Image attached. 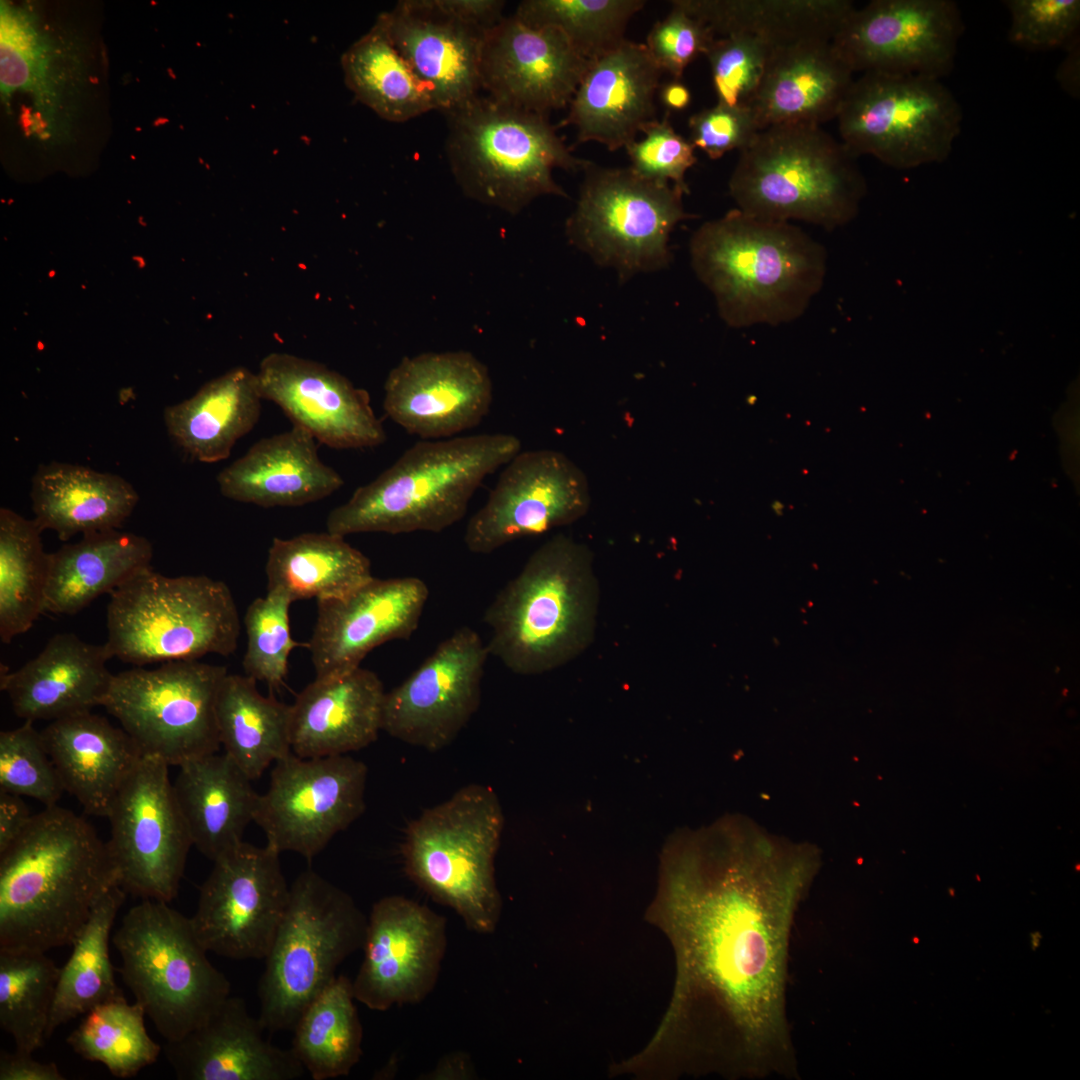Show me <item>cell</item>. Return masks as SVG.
I'll use <instances>...</instances> for the list:
<instances>
[{
	"label": "cell",
	"instance_id": "31",
	"mask_svg": "<svg viewBox=\"0 0 1080 1080\" xmlns=\"http://www.w3.org/2000/svg\"><path fill=\"white\" fill-rule=\"evenodd\" d=\"M316 442L295 425L261 438L219 472L220 493L264 508L302 506L330 496L344 480L320 459Z\"/></svg>",
	"mask_w": 1080,
	"mask_h": 1080
},
{
	"label": "cell",
	"instance_id": "60",
	"mask_svg": "<svg viewBox=\"0 0 1080 1080\" xmlns=\"http://www.w3.org/2000/svg\"><path fill=\"white\" fill-rule=\"evenodd\" d=\"M658 92L660 100L668 110H684L691 102L690 90L680 80L673 79L660 85Z\"/></svg>",
	"mask_w": 1080,
	"mask_h": 1080
},
{
	"label": "cell",
	"instance_id": "16",
	"mask_svg": "<svg viewBox=\"0 0 1080 1080\" xmlns=\"http://www.w3.org/2000/svg\"><path fill=\"white\" fill-rule=\"evenodd\" d=\"M368 769L349 755L301 758L292 752L275 762L254 822L277 852L312 860L365 811Z\"/></svg>",
	"mask_w": 1080,
	"mask_h": 1080
},
{
	"label": "cell",
	"instance_id": "29",
	"mask_svg": "<svg viewBox=\"0 0 1080 1080\" xmlns=\"http://www.w3.org/2000/svg\"><path fill=\"white\" fill-rule=\"evenodd\" d=\"M105 644L85 642L74 633L51 637L19 669L1 668L0 688L14 713L25 721L56 720L102 706L114 674Z\"/></svg>",
	"mask_w": 1080,
	"mask_h": 1080
},
{
	"label": "cell",
	"instance_id": "43",
	"mask_svg": "<svg viewBox=\"0 0 1080 1080\" xmlns=\"http://www.w3.org/2000/svg\"><path fill=\"white\" fill-rule=\"evenodd\" d=\"M352 980L337 975L305 1008L291 1050L313 1080L347 1076L362 1055L363 1029Z\"/></svg>",
	"mask_w": 1080,
	"mask_h": 1080
},
{
	"label": "cell",
	"instance_id": "49",
	"mask_svg": "<svg viewBox=\"0 0 1080 1080\" xmlns=\"http://www.w3.org/2000/svg\"><path fill=\"white\" fill-rule=\"evenodd\" d=\"M53 59L51 46L37 33L28 14L2 5V92L26 90L33 92L38 100L43 96L44 105H48L50 83H55Z\"/></svg>",
	"mask_w": 1080,
	"mask_h": 1080
},
{
	"label": "cell",
	"instance_id": "56",
	"mask_svg": "<svg viewBox=\"0 0 1080 1080\" xmlns=\"http://www.w3.org/2000/svg\"><path fill=\"white\" fill-rule=\"evenodd\" d=\"M65 1077L54 1062H39L32 1053L2 1051L0 1054V1080H64Z\"/></svg>",
	"mask_w": 1080,
	"mask_h": 1080
},
{
	"label": "cell",
	"instance_id": "11",
	"mask_svg": "<svg viewBox=\"0 0 1080 1080\" xmlns=\"http://www.w3.org/2000/svg\"><path fill=\"white\" fill-rule=\"evenodd\" d=\"M367 923L347 892L310 869L297 876L259 980L258 1018L266 1030H293L338 966L363 948Z\"/></svg>",
	"mask_w": 1080,
	"mask_h": 1080
},
{
	"label": "cell",
	"instance_id": "59",
	"mask_svg": "<svg viewBox=\"0 0 1080 1080\" xmlns=\"http://www.w3.org/2000/svg\"><path fill=\"white\" fill-rule=\"evenodd\" d=\"M1079 38L1066 48L1067 56L1060 64L1056 78L1061 88L1073 97L1079 96Z\"/></svg>",
	"mask_w": 1080,
	"mask_h": 1080
},
{
	"label": "cell",
	"instance_id": "55",
	"mask_svg": "<svg viewBox=\"0 0 1080 1080\" xmlns=\"http://www.w3.org/2000/svg\"><path fill=\"white\" fill-rule=\"evenodd\" d=\"M689 141L710 159L747 148L760 131L750 108L716 104L693 114L688 122Z\"/></svg>",
	"mask_w": 1080,
	"mask_h": 1080
},
{
	"label": "cell",
	"instance_id": "8",
	"mask_svg": "<svg viewBox=\"0 0 1080 1080\" xmlns=\"http://www.w3.org/2000/svg\"><path fill=\"white\" fill-rule=\"evenodd\" d=\"M503 829L495 791L469 784L414 819L401 846L408 877L479 934L493 933L501 916L495 857Z\"/></svg>",
	"mask_w": 1080,
	"mask_h": 1080
},
{
	"label": "cell",
	"instance_id": "6",
	"mask_svg": "<svg viewBox=\"0 0 1080 1080\" xmlns=\"http://www.w3.org/2000/svg\"><path fill=\"white\" fill-rule=\"evenodd\" d=\"M856 158L818 125L771 126L740 151L729 193L750 216L833 230L856 216L866 191Z\"/></svg>",
	"mask_w": 1080,
	"mask_h": 1080
},
{
	"label": "cell",
	"instance_id": "53",
	"mask_svg": "<svg viewBox=\"0 0 1080 1080\" xmlns=\"http://www.w3.org/2000/svg\"><path fill=\"white\" fill-rule=\"evenodd\" d=\"M668 114L647 124L642 130L644 137L625 147L629 167L643 178L672 184L687 194L685 174L697 161L695 148L675 131Z\"/></svg>",
	"mask_w": 1080,
	"mask_h": 1080
},
{
	"label": "cell",
	"instance_id": "57",
	"mask_svg": "<svg viewBox=\"0 0 1080 1080\" xmlns=\"http://www.w3.org/2000/svg\"><path fill=\"white\" fill-rule=\"evenodd\" d=\"M446 13L482 30H488L504 18V1L435 0Z\"/></svg>",
	"mask_w": 1080,
	"mask_h": 1080
},
{
	"label": "cell",
	"instance_id": "48",
	"mask_svg": "<svg viewBox=\"0 0 1080 1080\" xmlns=\"http://www.w3.org/2000/svg\"><path fill=\"white\" fill-rule=\"evenodd\" d=\"M293 602L279 591H267L248 606L244 624L247 649L244 675L278 688L288 671L291 651L300 646L290 633L289 608Z\"/></svg>",
	"mask_w": 1080,
	"mask_h": 1080
},
{
	"label": "cell",
	"instance_id": "33",
	"mask_svg": "<svg viewBox=\"0 0 1080 1080\" xmlns=\"http://www.w3.org/2000/svg\"><path fill=\"white\" fill-rule=\"evenodd\" d=\"M41 734L64 791L86 814L107 818L143 756L134 740L91 711L53 720Z\"/></svg>",
	"mask_w": 1080,
	"mask_h": 1080
},
{
	"label": "cell",
	"instance_id": "14",
	"mask_svg": "<svg viewBox=\"0 0 1080 1080\" xmlns=\"http://www.w3.org/2000/svg\"><path fill=\"white\" fill-rule=\"evenodd\" d=\"M225 666L198 660L170 661L114 675L103 707L143 755L168 766L216 753V701Z\"/></svg>",
	"mask_w": 1080,
	"mask_h": 1080
},
{
	"label": "cell",
	"instance_id": "42",
	"mask_svg": "<svg viewBox=\"0 0 1080 1080\" xmlns=\"http://www.w3.org/2000/svg\"><path fill=\"white\" fill-rule=\"evenodd\" d=\"M341 65L356 99L387 121L405 122L435 109L428 89L377 21L346 50Z\"/></svg>",
	"mask_w": 1080,
	"mask_h": 1080
},
{
	"label": "cell",
	"instance_id": "44",
	"mask_svg": "<svg viewBox=\"0 0 1080 1080\" xmlns=\"http://www.w3.org/2000/svg\"><path fill=\"white\" fill-rule=\"evenodd\" d=\"M41 529L8 508L0 509V639L27 632L45 612L50 553Z\"/></svg>",
	"mask_w": 1080,
	"mask_h": 1080
},
{
	"label": "cell",
	"instance_id": "61",
	"mask_svg": "<svg viewBox=\"0 0 1080 1080\" xmlns=\"http://www.w3.org/2000/svg\"><path fill=\"white\" fill-rule=\"evenodd\" d=\"M430 1075L437 1076L436 1078L445 1079L449 1078V1076H453V1078H458L457 1076H459V1078H465L464 1076L471 1075V1069L468 1061L464 1060L463 1054H453L447 1056L446 1059L441 1060L434 1073H431Z\"/></svg>",
	"mask_w": 1080,
	"mask_h": 1080
},
{
	"label": "cell",
	"instance_id": "4",
	"mask_svg": "<svg viewBox=\"0 0 1080 1080\" xmlns=\"http://www.w3.org/2000/svg\"><path fill=\"white\" fill-rule=\"evenodd\" d=\"M598 604L591 550L567 535H555L486 608L489 655L520 675L554 670L590 645Z\"/></svg>",
	"mask_w": 1080,
	"mask_h": 1080
},
{
	"label": "cell",
	"instance_id": "54",
	"mask_svg": "<svg viewBox=\"0 0 1080 1080\" xmlns=\"http://www.w3.org/2000/svg\"><path fill=\"white\" fill-rule=\"evenodd\" d=\"M671 6L670 12L653 25L645 45L662 71L680 80L686 67L706 54L716 35L679 6Z\"/></svg>",
	"mask_w": 1080,
	"mask_h": 1080
},
{
	"label": "cell",
	"instance_id": "51",
	"mask_svg": "<svg viewBox=\"0 0 1080 1080\" xmlns=\"http://www.w3.org/2000/svg\"><path fill=\"white\" fill-rule=\"evenodd\" d=\"M773 48L761 38L746 33L715 38L705 56L717 103L750 108Z\"/></svg>",
	"mask_w": 1080,
	"mask_h": 1080
},
{
	"label": "cell",
	"instance_id": "46",
	"mask_svg": "<svg viewBox=\"0 0 1080 1080\" xmlns=\"http://www.w3.org/2000/svg\"><path fill=\"white\" fill-rule=\"evenodd\" d=\"M144 1008L124 996L100 1004L67 1037L82 1058L102 1063L118 1078H130L157 1061L161 1047L148 1035Z\"/></svg>",
	"mask_w": 1080,
	"mask_h": 1080
},
{
	"label": "cell",
	"instance_id": "19",
	"mask_svg": "<svg viewBox=\"0 0 1080 1080\" xmlns=\"http://www.w3.org/2000/svg\"><path fill=\"white\" fill-rule=\"evenodd\" d=\"M590 503L584 472L564 453L520 451L469 519L464 543L472 553L489 554L514 540L577 521Z\"/></svg>",
	"mask_w": 1080,
	"mask_h": 1080
},
{
	"label": "cell",
	"instance_id": "47",
	"mask_svg": "<svg viewBox=\"0 0 1080 1080\" xmlns=\"http://www.w3.org/2000/svg\"><path fill=\"white\" fill-rule=\"evenodd\" d=\"M644 0H525L514 16L527 26L554 27L588 61L618 48L627 39L630 19Z\"/></svg>",
	"mask_w": 1080,
	"mask_h": 1080
},
{
	"label": "cell",
	"instance_id": "34",
	"mask_svg": "<svg viewBox=\"0 0 1080 1080\" xmlns=\"http://www.w3.org/2000/svg\"><path fill=\"white\" fill-rule=\"evenodd\" d=\"M227 754L212 753L179 766L175 797L192 844L215 861L240 843L254 821L260 794Z\"/></svg>",
	"mask_w": 1080,
	"mask_h": 1080
},
{
	"label": "cell",
	"instance_id": "5",
	"mask_svg": "<svg viewBox=\"0 0 1080 1080\" xmlns=\"http://www.w3.org/2000/svg\"><path fill=\"white\" fill-rule=\"evenodd\" d=\"M521 451L507 433L420 440L327 516L330 533L441 532L459 522L485 478Z\"/></svg>",
	"mask_w": 1080,
	"mask_h": 1080
},
{
	"label": "cell",
	"instance_id": "25",
	"mask_svg": "<svg viewBox=\"0 0 1080 1080\" xmlns=\"http://www.w3.org/2000/svg\"><path fill=\"white\" fill-rule=\"evenodd\" d=\"M263 400L275 403L292 425L334 449L373 448L386 441L370 396L327 366L289 353L264 357L256 373Z\"/></svg>",
	"mask_w": 1080,
	"mask_h": 1080
},
{
	"label": "cell",
	"instance_id": "37",
	"mask_svg": "<svg viewBox=\"0 0 1080 1080\" xmlns=\"http://www.w3.org/2000/svg\"><path fill=\"white\" fill-rule=\"evenodd\" d=\"M150 541L117 529L83 535L50 553L45 612L74 615L151 567Z\"/></svg>",
	"mask_w": 1080,
	"mask_h": 1080
},
{
	"label": "cell",
	"instance_id": "58",
	"mask_svg": "<svg viewBox=\"0 0 1080 1080\" xmlns=\"http://www.w3.org/2000/svg\"><path fill=\"white\" fill-rule=\"evenodd\" d=\"M31 817L21 796L0 792V853L15 841Z\"/></svg>",
	"mask_w": 1080,
	"mask_h": 1080
},
{
	"label": "cell",
	"instance_id": "27",
	"mask_svg": "<svg viewBox=\"0 0 1080 1080\" xmlns=\"http://www.w3.org/2000/svg\"><path fill=\"white\" fill-rule=\"evenodd\" d=\"M662 69L645 44L626 40L590 61L562 124L573 126L577 142L625 148L656 120L655 97Z\"/></svg>",
	"mask_w": 1080,
	"mask_h": 1080
},
{
	"label": "cell",
	"instance_id": "9",
	"mask_svg": "<svg viewBox=\"0 0 1080 1080\" xmlns=\"http://www.w3.org/2000/svg\"><path fill=\"white\" fill-rule=\"evenodd\" d=\"M111 657L138 667L227 657L237 649L239 612L229 587L205 575L170 577L152 567L110 594L106 615Z\"/></svg>",
	"mask_w": 1080,
	"mask_h": 1080
},
{
	"label": "cell",
	"instance_id": "1",
	"mask_svg": "<svg viewBox=\"0 0 1080 1080\" xmlns=\"http://www.w3.org/2000/svg\"><path fill=\"white\" fill-rule=\"evenodd\" d=\"M820 867L814 845L740 815L667 841L656 908L678 978L666 1030L695 1069L798 1078L786 1011L789 950Z\"/></svg>",
	"mask_w": 1080,
	"mask_h": 1080
},
{
	"label": "cell",
	"instance_id": "32",
	"mask_svg": "<svg viewBox=\"0 0 1080 1080\" xmlns=\"http://www.w3.org/2000/svg\"><path fill=\"white\" fill-rule=\"evenodd\" d=\"M831 40L775 47L750 109L759 130L837 118L854 81Z\"/></svg>",
	"mask_w": 1080,
	"mask_h": 1080
},
{
	"label": "cell",
	"instance_id": "30",
	"mask_svg": "<svg viewBox=\"0 0 1080 1080\" xmlns=\"http://www.w3.org/2000/svg\"><path fill=\"white\" fill-rule=\"evenodd\" d=\"M386 692L371 670L315 678L291 705V751L301 758L346 755L373 743Z\"/></svg>",
	"mask_w": 1080,
	"mask_h": 1080
},
{
	"label": "cell",
	"instance_id": "52",
	"mask_svg": "<svg viewBox=\"0 0 1080 1080\" xmlns=\"http://www.w3.org/2000/svg\"><path fill=\"white\" fill-rule=\"evenodd\" d=\"M1009 41L1029 50L1068 48L1078 39L1079 0H1006Z\"/></svg>",
	"mask_w": 1080,
	"mask_h": 1080
},
{
	"label": "cell",
	"instance_id": "38",
	"mask_svg": "<svg viewBox=\"0 0 1080 1080\" xmlns=\"http://www.w3.org/2000/svg\"><path fill=\"white\" fill-rule=\"evenodd\" d=\"M713 33H746L771 46L831 40L855 7L848 0H673Z\"/></svg>",
	"mask_w": 1080,
	"mask_h": 1080
},
{
	"label": "cell",
	"instance_id": "35",
	"mask_svg": "<svg viewBox=\"0 0 1080 1080\" xmlns=\"http://www.w3.org/2000/svg\"><path fill=\"white\" fill-rule=\"evenodd\" d=\"M30 497L36 524L61 541L119 528L139 500L119 475L59 462L38 466Z\"/></svg>",
	"mask_w": 1080,
	"mask_h": 1080
},
{
	"label": "cell",
	"instance_id": "41",
	"mask_svg": "<svg viewBox=\"0 0 1080 1080\" xmlns=\"http://www.w3.org/2000/svg\"><path fill=\"white\" fill-rule=\"evenodd\" d=\"M126 892L116 884L95 905L60 968L46 1039L61 1025L94 1007L123 996L116 984L109 954V937Z\"/></svg>",
	"mask_w": 1080,
	"mask_h": 1080
},
{
	"label": "cell",
	"instance_id": "15",
	"mask_svg": "<svg viewBox=\"0 0 1080 1080\" xmlns=\"http://www.w3.org/2000/svg\"><path fill=\"white\" fill-rule=\"evenodd\" d=\"M168 768L159 758L142 756L110 808L106 842L120 887L167 903L178 893L193 846Z\"/></svg>",
	"mask_w": 1080,
	"mask_h": 1080
},
{
	"label": "cell",
	"instance_id": "20",
	"mask_svg": "<svg viewBox=\"0 0 1080 1080\" xmlns=\"http://www.w3.org/2000/svg\"><path fill=\"white\" fill-rule=\"evenodd\" d=\"M489 652L468 626L444 639L400 685L386 692L382 730L431 752L449 746L481 703Z\"/></svg>",
	"mask_w": 1080,
	"mask_h": 1080
},
{
	"label": "cell",
	"instance_id": "21",
	"mask_svg": "<svg viewBox=\"0 0 1080 1080\" xmlns=\"http://www.w3.org/2000/svg\"><path fill=\"white\" fill-rule=\"evenodd\" d=\"M446 948L444 917L404 896L379 899L352 980L355 1000L375 1011L421 1002L437 983Z\"/></svg>",
	"mask_w": 1080,
	"mask_h": 1080
},
{
	"label": "cell",
	"instance_id": "39",
	"mask_svg": "<svg viewBox=\"0 0 1080 1080\" xmlns=\"http://www.w3.org/2000/svg\"><path fill=\"white\" fill-rule=\"evenodd\" d=\"M265 572L267 591H279L292 602L342 597L374 577L369 558L328 531L275 537Z\"/></svg>",
	"mask_w": 1080,
	"mask_h": 1080
},
{
	"label": "cell",
	"instance_id": "40",
	"mask_svg": "<svg viewBox=\"0 0 1080 1080\" xmlns=\"http://www.w3.org/2000/svg\"><path fill=\"white\" fill-rule=\"evenodd\" d=\"M256 682L227 673L216 701L220 744L252 781L292 752L291 705L262 695Z\"/></svg>",
	"mask_w": 1080,
	"mask_h": 1080
},
{
	"label": "cell",
	"instance_id": "10",
	"mask_svg": "<svg viewBox=\"0 0 1080 1080\" xmlns=\"http://www.w3.org/2000/svg\"><path fill=\"white\" fill-rule=\"evenodd\" d=\"M112 941L123 981L166 1041L199 1027L231 995L191 919L167 902L144 899L130 908Z\"/></svg>",
	"mask_w": 1080,
	"mask_h": 1080
},
{
	"label": "cell",
	"instance_id": "24",
	"mask_svg": "<svg viewBox=\"0 0 1080 1080\" xmlns=\"http://www.w3.org/2000/svg\"><path fill=\"white\" fill-rule=\"evenodd\" d=\"M590 61L557 28H534L514 15L483 37L481 90L504 104L547 115L569 105Z\"/></svg>",
	"mask_w": 1080,
	"mask_h": 1080
},
{
	"label": "cell",
	"instance_id": "45",
	"mask_svg": "<svg viewBox=\"0 0 1080 1080\" xmlns=\"http://www.w3.org/2000/svg\"><path fill=\"white\" fill-rule=\"evenodd\" d=\"M59 973L45 952L0 951V1026L16 1050L43 1045Z\"/></svg>",
	"mask_w": 1080,
	"mask_h": 1080
},
{
	"label": "cell",
	"instance_id": "12",
	"mask_svg": "<svg viewBox=\"0 0 1080 1080\" xmlns=\"http://www.w3.org/2000/svg\"><path fill=\"white\" fill-rule=\"evenodd\" d=\"M576 207L566 221L569 241L622 281L666 268L670 234L688 218L682 189L643 178L630 167L584 168Z\"/></svg>",
	"mask_w": 1080,
	"mask_h": 1080
},
{
	"label": "cell",
	"instance_id": "13",
	"mask_svg": "<svg viewBox=\"0 0 1080 1080\" xmlns=\"http://www.w3.org/2000/svg\"><path fill=\"white\" fill-rule=\"evenodd\" d=\"M837 119L841 142L854 155L908 169L949 157L963 113L939 79L864 73L854 79Z\"/></svg>",
	"mask_w": 1080,
	"mask_h": 1080
},
{
	"label": "cell",
	"instance_id": "26",
	"mask_svg": "<svg viewBox=\"0 0 1080 1080\" xmlns=\"http://www.w3.org/2000/svg\"><path fill=\"white\" fill-rule=\"evenodd\" d=\"M445 113L479 95L485 30L443 11L435 0H403L376 20Z\"/></svg>",
	"mask_w": 1080,
	"mask_h": 1080
},
{
	"label": "cell",
	"instance_id": "17",
	"mask_svg": "<svg viewBox=\"0 0 1080 1080\" xmlns=\"http://www.w3.org/2000/svg\"><path fill=\"white\" fill-rule=\"evenodd\" d=\"M280 853L242 842L213 861L191 923L208 952L265 959L287 908L290 886Z\"/></svg>",
	"mask_w": 1080,
	"mask_h": 1080
},
{
	"label": "cell",
	"instance_id": "23",
	"mask_svg": "<svg viewBox=\"0 0 1080 1080\" xmlns=\"http://www.w3.org/2000/svg\"><path fill=\"white\" fill-rule=\"evenodd\" d=\"M429 589L420 578L370 581L342 597L317 600V618L308 649L316 678L349 673L366 655L417 630Z\"/></svg>",
	"mask_w": 1080,
	"mask_h": 1080
},
{
	"label": "cell",
	"instance_id": "28",
	"mask_svg": "<svg viewBox=\"0 0 1080 1080\" xmlns=\"http://www.w3.org/2000/svg\"><path fill=\"white\" fill-rule=\"evenodd\" d=\"M243 998L230 995L199 1027L175 1041L164 1054L180 1080H296L305 1068L291 1048L264 1035Z\"/></svg>",
	"mask_w": 1080,
	"mask_h": 1080
},
{
	"label": "cell",
	"instance_id": "3",
	"mask_svg": "<svg viewBox=\"0 0 1080 1080\" xmlns=\"http://www.w3.org/2000/svg\"><path fill=\"white\" fill-rule=\"evenodd\" d=\"M697 278L730 327L780 325L800 317L826 274L824 247L799 227L739 209L703 223L690 240Z\"/></svg>",
	"mask_w": 1080,
	"mask_h": 1080
},
{
	"label": "cell",
	"instance_id": "22",
	"mask_svg": "<svg viewBox=\"0 0 1080 1080\" xmlns=\"http://www.w3.org/2000/svg\"><path fill=\"white\" fill-rule=\"evenodd\" d=\"M492 401L488 368L467 351L404 357L384 384L386 415L421 440L452 438L476 427Z\"/></svg>",
	"mask_w": 1080,
	"mask_h": 1080
},
{
	"label": "cell",
	"instance_id": "18",
	"mask_svg": "<svg viewBox=\"0 0 1080 1080\" xmlns=\"http://www.w3.org/2000/svg\"><path fill=\"white\" fill-rule=\"evenodd\" d=\"M963 29L950 0H874L850 12L831 42L853 72L940 80L954 67Z\"/></svg>",
	"mask_w": 1080,
	"mask_h": 1080
},
{
	"label": "cell",
	"instance_id": "7",
	"mask_svg": "<svg viewBox=\"0 0 1080 1080\" xmlns=\"http://www.w3.org/2000/svg\"><path fill=\"white\" fill-rule=\"evenodd\" d=\"M451 171L473 199L518 213L543 195L566 197L555 169L583 171L590 163L574 156L547 115L477 95L443 113Z\"/></svg>",
	"mask_w": 1080,
	"mask_h": 1080
},
{
	"label": "cell",
	"instance_id": "36",
	"mask_svg": "<svg viewBox=\"0 0 1080 1080\" xmlns=\"http://www.w3.org/2000/svg\"><path fill=\"white\" fill-rule=\"evenodd\" d=\"M262 400L256 373L239 366L207 382L192 397L166 407L164 423L188 456L216 463L227 459L236 442L256 426Z\"/></svg>",
	"mask_w": 1080,
	"mask_h": 1080
},
{
	"label": "cell",
	"instance_id": "2",
	"mask_svg": "<svg viewBox=\"0 0 1080 1080\" xmlns=\"http://www.w3.org/2000/svg\"><path fill=\"white\" fill-rule=\"evenodd\" d=\"M116 884L106 842L92 825L57 804L44 807L0 853V951L72 945Z\"/></svg>",
	"mask_w": 1080,
	"mask_h": 1080
},
{
	"label": "cell",
	"instance_id": "50",
	"mask_svg": "<svg viewBox=\"0 0 1080 1080\" xmlns=\"http://www.w3.org/2000/svg\"><path fill=\"white\" fill-rule=\"evenodd\" d=\"M0 792L56 805L65 792L41 731L32 721L0 732Z\"/></svg>",
	"mask_w": 1080,
	"mask_h": 1080
}]
</instances>
